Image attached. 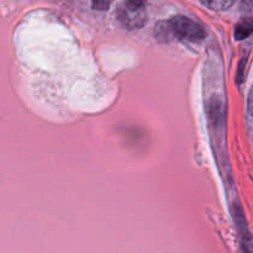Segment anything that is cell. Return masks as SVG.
<instances>
[{"instance_id":"obj_1","label":"cell","mask_w":253,"mask_h":253,"mask_svg":"<svg viewBox=\"0 0 253 253\" xmlns=\"http://www.w3.org/2000/svg\"><path fill=\"white\" fill-rule=\"evenodd\" d=\"M156 36L162 41L180 39L184 41L199 42L207 37V31L199 22L183 15L173 16L168 21L158 22Z\"/></svg>"},{"instance_id":"obj_2","label":"cell","mask_w":253,"mask_h":253,"mask_svg":"<svg viewBox=\"0 0 253 253\" xmlns=\"http://www.w3.org/2000/svg\"><path fill=\"white\" fill-rule=\"evenodd\" d=\"M119 20L127 29H140L147 22L143 0H125L119 7Z\"/></svg>"},{"instance_id":"obj_5","label":"cell","mask_w":253,"mask_h":253,"mask_svg":"<svg viewBox=\"0 0 253 253\" xmlns=\"http://www.w3.org/2000/svg\"><path fill=\"white\" fill-rule=\"evenodd\" d=\"M114 0H91V5L95 10L99 11H105V10L110 9L111 4Z\"/></svg>"},{"instance_id":"obj_4","label":"cell","mask_w":253,"mask_h":253,"mask_svg":"<svg viewBox=\"0 0 253 253\" xmlns=\"http://www.w3.org/2000/svg\"><path fill=\"white\" fill-rule=\"evenodd\" d=\"M251 34H252V24L250 20H247V21H244V22H241V24L237 25L236 32H235L237 40L247 39L249 36H251Z\"/></svg>"},{"instance_id":"obj_3","label":"cell","mask_w":253,"mask_h":253,"mask_svg":"<svg viewBox=\"0 0 253 253\" xmlns=\"http://www.w3.org/2000/svg\"><path fill=\"white\" fill-rule=\"evenodd\" d=\"M208 9L216 10V11H224L230 9L235 4L236 0H200Z\"/></svg>"}]
</instances>
